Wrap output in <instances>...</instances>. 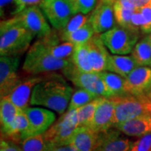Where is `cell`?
I'll use <instances>...</instances> for the list:
<instances>
[{"label": "cell", "instance_id": "obj_3", "mask_svg": "<svg viewBox=\"0 0 151 151\" xmlns=\"http://www.w3.org/2000/svg\"><path fill=\"white\" fill-rule=\"evenodd\" d=\"M71 62V58L58 59L51 55L39 39L27 52L22 69L31 74H39L62 70L69 66Z\"/></svg>", "mask_w": 151, "mask_h": 151}, {"label": "cell", "instance_id": "obj_34", "mask_svg": "<svg viewBox=\"0 0 151 151\" xmlns=\"http://www.w3.org/2000/svg\"><path fill=\"white\" fill-rule=\"evenodd\" d=\"M129 151H151V134L139 137L132 143Z\"/></svg>", "mask_w": 151, "mask_h": 151}, {"label": "cell", "instance_id": "obj_16", "mask_svg": "<svg viewBox=\"0 0 151 151\" xmlns=\"http://www.w3.org/2000/svg\"><path fill=\"white\" fill-rule=\"evenodd\" d=\"M18 109L7 97L1 98L0 101V122H1V136L16 142L14 133V126L16 117L19 111Z\"/></svg>", "mask_w": 151, "mask_h": 151}, {"label": "cell", "instance_id": "obj_6", "mask_svg": "<svg viewBox=\"0 0 151 151\" xmlns=\"http://www.w3.org/2000/svg\"><path fill=\"white\" fill-rule=\"evenodd\" d=\"M78 127L77 110L67 111L43 134L44 139L48 145H69L71 135Z\"/></svg>", "mask_w": 151, "mask_h": 151}, {"label": "cell", "instance_id": "obj_32", "mask_svg": "<svg viewBox=\"0 0 151 151\" xmlns=\"http://www.w3.org/2000/svg\"><path fill=\"white\" fill-rule=\"evenodd\" d=\"M89 18L90 14L86 15L81 14V13L74 14L71 17L70 20L68 22L67 25L63 29L60 30L59 35L60 36L65 35L76 31L82 27L83 25H84L89 20Z\"/></svg>", "mask_w": 151, "mask_h": 151}, {"label": "cell", "instance_id": "obj_8", "mask_svg": "<svg viewBox=\"0 0 151 151\" xmlns=\"http://www.w3.org/2000/svg\"><path fill=\"white\" fill-rule=\"evenodd\" d=\"M112 98L115 102V112L113 118V127L119 123L147 113L145 103L141 96L137 97L126 94Z\"/></svg>", "mask_w": 151, "mask_h": 151}, {"label": "cell", "instance_id": "obj_24", "mask_svg": "<svg viewBox=\"0 0 151 151\" xmlns=\"http://www.w3.org/2000/svg\"><path fill=\"white\" fill-rule=\"evenodd\" d=\"M99 73L112 94V97H120L127 94L124 91V78L106 70Z\"/></svg>", "mask_w": 151, "mask_h": 151}, {"label": "cell", "instance_id": "obj_1", "mask_svg": "<svg viewBox=\"0 0 151 151\" xmlns=\"http://www.w3.org/2000/svg\"><path fill=\"white\" fill-rule=\"evenodd\" d=\"M73 88L61 75L51 73L34 88L30 104L41 106L62 115L70 102Z\"/></svg>", "mask_w": 151, "mask_h": 151}, {"label": "cell", "instance_id": "obj_15", "mask_svg": "<svg viewBox=\"0 0 151 151\" xmlns=\"http://www.w3.org/2000/svg\"><path fill=\"white\" fill-rule=\"evenodd\" d=\"M43 77L44 76H35L21 80L6 97L18 109L24 111L30 104V99L34 88L43 80Z\"/></svg>", "mask_w": 151, "mask_h": 151}, {"label": "cell", "instance_id": "obj_27", "mask_svg": "<svg viewBox=\"0 0 151 151\" xmlns=\"http://www.w3.org/2000/svg\"><path fill=\"white\" fill-rule=\"evenodd\" d=\"M104 97H98L96 99L92 101L91 102L83 106H81L77 110V116H78V127L87 126L90 127L92 120H93L94 114L97 106L101 101Z\"/></svg>", "mask_w": 151, "mask_h": 151}, {"label": "cell", "instance_id": "obj_42", "mask_svg": "<svg viewBox=\"0 0 151 151\" xmlns=\"http://www.w3.org/2000/svg\"><path fill=\"white\" fill-rule=\"evenodd\" d=\"M146 37H147V39H148V40L149 41V42H150L151 44V33L148 34V35L146 36Z\"/></svg>", "mask_w": 151, "mask_h": 151}, {"label": "cell", "instance_id": "obj_37", "mask_svg": "<svg viewBox=\"0 0 151 151\" xmlns=\"http://www.w3.org/2000/svg\"><path fill=\"white\" fill-rule=\"evenodd\" d=\"M139 11L143 15L148 29V35L151 33V3L139 8Z\"/></svg>", "mask_w": 151, "mask_h": 151}, {"label": "cell", "instance_id": "obj_4", "mask_svg": "<svg viewBox=\"0 0 151 151\" xmlns=\"http://www.w3.org/2000/svg\"><path fill=\"white\" fill-rule=\"evenodd\" d=\"M100 36L111 53L125 55L132 52L139 40L140 32L116 24Z\"/></svg>", "mask_w": 151, "mask_h": 151}, {"label": "cell", "instance_id": "obj_36", "mask_svg": "<svg viewBox=\"0 0 151 151\" xmlns=\"http://www.w3.org/2000/svg\"><path fill=\"white\" fill-rule=\"evenodd\" d=\"M0 151H23L21 147L16 144L14 141L1 139L0 142Z\"/></svg>", "mask_w": 151, "mask_h": 151}, {"label": "cell", "instance_id": "obj_20", "mask_svg": "<svg viewBox=\"0 0 151 151\" xmlns=\"http://www.w3.org/2000/svg\"><path fill=\"white\" fill-rule=\"evenodd\" d=\"M51 55L58 59H69L74 50L75 45L62 41L60 35L52 32L47 37L39 39Z\"/></svg>", "mask_w": 151, "mask_h": 151}, {"label": "cell", "instance_id": "obj_14", "mask_svg": "<svg viewBox=\"0 0 151 151\" xmlns=\"http://www.w3.org/2000/svg\"><path fill=\"white\" fill-rule=\"evenodd\" d=\"M120 133L116 128L100 133L93 151H129L133 142L120 136Z\"/></svg>", "mask_w": 151, "mask_h": 151}, {"label": "cell", "instance_id": "obj_23", "mask_svg": "<svg viewBox=\"0 0 151 151\" xmlns=\"http://www.w3.org/2000/svg\"><path fill=\"white\" fill-rule=\"evenodd\" d=\"M71 60L79 71L82 72H94L90 64L87 43L75 45Z\"/></svg>", "mask_w": 151, "mask_h": 151}, {"label": "cell", "instance_id": "obj_18", "mask_svg": "<svg viewBox=\"0 0 151 151\" xmlns=\"http://www.w3.org/2000/svg\"><path fill=\"white\" fill-rule=\"evenodd\" d=\"M87 46L90 64L94 72L99 73L106 70L107 61L110 54L100 35L94 34L93 37L87 42Z\"/></svg>", "mask_w": 151, "mask_h": 151}, {"label": "cell", "instance_id": "obj_11", "mask_svg": "<svg viewBox=\"0 0 151 151\" xmlns=\"http://www.w3.org/2000/svg\"><path fill=\"white\" fill-rule=\"evenodd\" d=\"M116 0H99L90 14L89 20L95 34L101 35L116 25L114 4Z\"/></svg>", "mask_w": 151, "mask_h": 151}, {"label": "cell", "instance_id": "obj_17", "mask_svg": "<svg viewBox=\"0 0 151 151\" xmlns=\"http://www.w3.org/2000/svg\"><path fill=\"white\" fill-rule=\"evenodd\" d=\"M115 112V102L113 98L104 97L97 106L90 127L98 133L113 128V118Z\"/></svg>", "mask_w": 151, "mask_h": 151}, {"label": "cell", "instance_id": "obj_29", "mask_svg": "<svg viewBox=\"0 0 151 151\" xmlns=\"http://www.w3.org/2000/svg\"><path fill=\"white\" fill-rule=\"evenodd\" d=\"M25 8L20 0H0V16L3 20L14 18Z\"/></svg>", "mask_w": 151, "mask_h": 151}, {"label": "cell", "instance_id": "obj_26", "mask_svg": "<svg viewBox=\"0 0 151 151\" xmlns=\"http://www.w3.org/2000/svg\"><path fill=\"white\" fill-rule=\"evenodd\" d=\"M94 30L92 27L90 20H88L84 25L73 32L65 35L60 36L62 41H69L74 45L86 43L94 35Z\"/></svg>", "mask_w": 151, "mask_h": 151}, {"label": "cell", "instance_id": "obj_43", "mask_svg": "<svg viewBox=\"0 0 151 151\" xmlns=\"http://www.w3.org/2000/svg\"><path fill=\"white\" fill-rule=\"evenodd\" d=\"M150 67H151V62H150Z\"/></svg>", "mask_w": 151, "mask_h": 151}, {"label": "cell", "instance_id": "obj_7", "mask_svg": "<svg viewBox=\"0 0 151 151\" xmlns=\"http://www.w3.org/2000/svg\"><path fill=\"white\" fill-rule=\"evenodd\" d=\"M14 20L21 24L31 32L35 37L42 39L52 32L51 28L40 7L37 5L26 7L18 15L15 16Z\"/></svg>", "mask_w": 151, "mask_h": 151}, {"label": "cell", "instance_id": "obj_30", "mask_svg": "<svg viewBox=\"0 0 151 151\" xmlns=\"http://www.w3.org/2000/svg\"><path fill=\"white\" fill-rule=\"evenodd\" d=\"M137 9H130L124 7L123 6L115 1L114 12L115 18L118 25L121 27L131 29V19L132 15Z\"/></svg>", "mask_w": 151, "mask_h": 151}, {"label": "cell", "instance_id": "obj_9", "mask_svg": "<svg viewBox=\"0 0 151 151\" xmlns=\"http://www.w3.org/2000/svg\"><path fill=\"white\" fill-rule=\"evenodd\" d=\"M39 6L50 24L59 31L67 25L73 16L68 0H41Z\"/></svg>", "mask_w": 151, "mask_h": 151}, {"label": "cell", "instance_id": "obj_5", "mask_svg": "<svg viewBox=\"0 0 151 151\" xmlns=\"http://www.w3.org/2000/svg\"><path fill=\"white\" fill-rule=\"evenodd\" d=\"M62 71L66 78L78 88L89 90L99 97H112V94L99 73L82 72L71 62L69 66Z\"/></svg>", "mask_w": 151, "mask_h": 151}, {"label": "cell", "instance_id": "obj_19", "mask_svg": "<svg viewBox=\"0 0 151 151\" xmlns=\"http://www.w3.org/2000/svg\"><path fill=\"white\" fill-rule=\"evenodd\" d=\"M121 133L133 137H141L151 134V116L143 113L127 121L122 122L115 126Z\"/></svg>", "mask_w": 151, "mask_h": 151}, {"label": "cell", "instance_id": "obj_13", "mask_svg": "<svg viewBox=\"0 0 151 151\" xmlns=\"http://www.w3.org/2000/svg\"><path fill=\"white\" fill-rule=\"evenodd\" d=\"M151 86V67L139 66L124 78V91L127 94L144 95Z\"/></svg>", "mask_w": 151, "mask_h": 151}, {"label": "cell", "instance_id": "obj_41", "mask_svg": "<svg viewBox=\"0 0 151 151\" xmlns=\"http://www.w3.org/2000/svg\"><path fill=\"white\" fill-rule=\"evenodd\" d=\"M144 95H146L149 99L151 100V86L148 88V90H147V91L146 92V93H145Z\"/></svg>", "mask_w": 151, "mask_h": 151}, {"label": "cell", "instance_id": "obj_31", "mask_svg": "<svg viewBox=\"0 0 151 151\" xmlns=\"http://www.w3.org/2000/svg\"><path fill=\"white\" fill-rule=\"evenodd\" d=\"M46 147L43 134L32 136L21 141V148L23 151H45Z\"/></svg>", "mask_w": 151, "mask_h": 151}, {"label": "cell", "instance_id": "obj_22", "mask_svg": "<svg viewBox=\"0 0 151 151\" xmlns=\"http://www.w3.org/2000/svg\"><path fill=\"white\" fill-rule=\"evenodd\" d=\"M139 67L132 56L122 55H109L106 71L126 78L135 68Z\"/></svg>", "mask_w": 151, "mask_h": 151}, {"label": "cell", "instance_id": "obj_10", "mask_svg": "<svg viewBox=\"0 0 151 151\" xmlns=\"http://www.w3.org/2000/svg\"><path fill=\"white\" fill-rule=\"evenodd\" d=\"M20 56L0 58V97H6L16 88L21 79L18 76Z\"/></svg>", "mask_w": 151, "mask_h": 151}, {"label": "cell", "instance_id": "obj_40", "mask_svg": "<svg viewBox=\"0 0 151 151\" xmlns=\"http://www.w3.org/2000/svg\"><path fill=\"white\" fill-rule=\"evenodd\" d=\"M21 2L23 4L25 7L30 6L37 5V4H39L41 2V0H20Z\"/></svg>", "mask_w": 151, "mask_h": 151}, {"label": "cell", "instance_id": "obj_33", "mask_svg": "<svg viewBox=\"0 0 151 151\" xmlns=\"http://www.w3.org/2000/svg\"><path fill=\"white\" fill-rule=\"evenodd\" d=\"M73 15L81 14L88 15L94 10L99 0H68Z\"/></svg>", "mask_w": 151, "mask_h": 151}, {"label": "cell", "instance_id": "obj_2", "mask_svg": "<svg viewBox=\"0 0 151 151\" xmlns=\"http://www.w3.org/2000/svg\"><path fill=\"white\" fill-rule=\"evenodd\" d=\"M35 38L29 30L14 18L1 20L0 24V54L20 56L29 48Z\"/></svg>", "mask_w": 151, "mask_h": 151}, {"label": "cell", "instance_id": "obj_39", "mask_svg": "<svg viewBox=\"0 0 151 151\" xmlns=\"http://www.w3.org/2000/svg\"><path fill=\"white\" fill-rule=\"evenodd\" d=\"M141 97L142 98V99L143 100V101H144L145 103L147 113H149V114L151 116V100L149 99L146 95H141Z\"/></svg>", "mask_w": 151, "mask_h": 151}, {"label": "cell", "instance_id": "obj_25", "mask_svg": "<svg viewBox=\"0 0 151 151\" xmlns=\"http://www.w3.org/2000/svg\"><path fill=\"white\" fill-rule=\"evenodd\" d=\"M131 56L138 66H150L151 44L146 37L137 43L132 50Z\"/></svg>", "mask_w": 151, "mask_h": 151}, {"label": "cell", "instance_id": "obj_28", "mask_svg": "<svg viewBox=\"0 0 151 151\" xmlns=\"http://www.w3.org/2000/svg\"><path fill=\"white\" fill-rule=\"evenodd\" d=\"M98 97H100L89 90L83 89V88H79L76 90L71 96L67 111L76 110L87 104L91 102L92 101Z\"/></svg>", "mask_w": 151, "mask_h": 151}, {"label": "cell", "instance_id": "obj_21", "mask_svg": "<svg viewBox=\"0 0 151 151\" xmlns=\"http://www.w3.org/2000/svg\"><path fill=\"white\" fill-rule=\"evenodd\" d=\"M99 134L87 126L78 127L71 135L69 144L74 146L77 151H93Z\"/></svg>", "mask_w": 151, "mask_h": 151}, {"label": "cell", "instance_id": "obj_35", "mask_svg": "<svg viewBox=\"0 0 151 151\" xmlns=\"http://www.w3.org/2000/svg\"><path fill=\"white\" fill-rule=\"evenodd\" d=\"M124 7L130 9H139L151 3V0H116Z\"/></svg>", "mask_w": 151, "mask_h": 151}, {"label": "cell", "instance_id": "obj_12", "mask_svg": "<svg viewBox=\"0 0 151 151\" xmlns=\"http://www.w3.org/2000/svg\"><path fill=\"white\" fill-rule=\"evenodd\" d=\"M29 120V128L22 140L38 134H43L55 121V114L48 109L30 108L24 110Z\"/></svg>", "mask_w": 151, "mask_h": 151}, {"label": "cell", "instance_id": "obj_38", "mask_svg": "<svg viewBox=\"0 0 151 151\" xmlns=\"http://www.w3.org/2000/svg\"><path fill=\"white\" fill-rule=\"evenodd\" d=\"M45 151H77V150L71 144L65 146H51L47 144Z\"/></svg>", "mask_w": 151, "mask_h": 151}]
</instances>
